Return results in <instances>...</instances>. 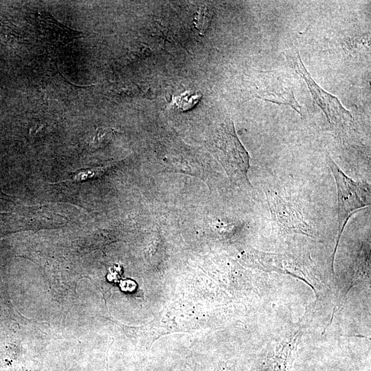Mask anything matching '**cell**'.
Returning a JSON list of instances; mask_svg holds the SVG:
<instances>
[{
	"label": "cell",
	"mask_w": 371,
	"mask_h": 371,
	"mask_svg": "<svg viewBox=\"0 0 371 371\" xmlns=\"http://www.w3.org/2000/svg\"><path fill=\"white\" fill-rule=\"evenodd\" d=\"M207 145L232 182L250 186L247 175L249 156L239 140L231 120L223 121L214 128Z\"/></svg>",
	"instance_id": "6da1fadb"
},
{
	"label": "cell",
	"mask_w": 371,
	"mask_h": 371,
	"mask_svg": "<svg viewBox=\"0 0 371 371\" xmlns=\"http://www.w3.org/2000/svg\"><path fill=\"white\" fill-rule=\"evenodd\" d=\"M328 164L336 183L338 201V234L333 256V268L338 244L349 218L357 210L370 205V188L369 184L347 176L330 157H328Z\"/></svg>",
	"instance_id": "7a4b0ae2"
},
{
	"label": "cell",
	"mask_w": 371,
	"mask_h": 371,
	"mask_svg": "<svg viewBox=\"0 0 371 371\" xmlns=\"http://www.w3.org/2000/svg\"><path fill=\"white\" fill-rule=\"evenodd\" d=\"M286 59L289 66L306 83L314 102L321 108L328 122L336 127H344L350 124L352 116L350 111L344 108L335 96L322 89L312 78L304 67L297 50L286 53Z\"/></svg>",
	"instance_id": "3957f363"
},
{
	"label": "cell",
	"mask_w": 371,
	"mask_h": 371,
	"mask_svg": "<svg viewBox=\"0 0 371 371\" xmlns=\"http://www.w3.org/2000/svg\"><path fill=\"white\" fill-rule=\"evenodd\" d=\"M240 259L247 266L251 267L296 277L306 282L314 289L315 294L317 293L316 285L313 281V279L317 280V278L311 276L306 267L292 256L267 253L254 248H247L241 251Z\"/></svg>",
	"instance_id": "277c9868"
},
{
	"label": "cell",
	"mask_w": 371,
	"mask_h": 371,
	"mask_svg": "<svg viewBox=\"0 0 371 371\" xmlns=\"http://www.w3.org/2000/svg\"><path fill=\"white\" fill-rule=\"evenodd\" d=\"M301 337V329H296L270 343L263 349L254 371H290Z\"/></svg>",
	"instance_id": "5b68a950"
},
{
	"label": "cell",
	"mask_w": 371,
	"mask_h": 371,
	"mask_svg": "<svg viewBox=\"0 0 371 371\" xmlns=\"http://www.w3.org/2000/svg\"><path fill=\"white\" fill-rule=\"evenodd\" d=\"M251 85L252 97L290 106L302 114L301 107L295 98L291 85L280 74L275 71L258 73Z\"/></svg>",
	"instance_id": "8992f818"
},
{
	"label": "cell",
	"mask_w": 371,
	"mask_h": 371,
	"mask_svg": "<svg viewBox=\"0 0 371 371\" xmlns=\"http://www.w3.org/2000/svg\"><path fill=\"white\" fill-rule=\"evenodd\" d=\"M267 197L273 222L281 234L295 233L315 238L312 228L296 205L274 192L269 191Z\"/></svg>",
	"instance_id": "52a82bcc"
},
{
	"label": "cell",
	"mask_w": 371,
	"mask_h": 371,
	"mask_svg": "<svg viewBox=\"0 0 371 371\" xmlns=\"http://www.w3.org/2000/svg\"><path fill=\"white\" fill-rule=\"evenodd\" d=\"M36 23L43 38L56 46L64 45L74 39L80 37L82 33L59 23L47 12L38 14Z\"/></svg>",
	"instance_id": "ba28073f"
},
{
	"label": "cell",
	"mask_w": 371,
	"mask_h": 371,
	"mask_svg": "<svg viewBox=\"0 0 371 371\" xmlns=\"http://www.w3.org/2000/svg\"><path fill=\"white\" fill-rule=\"evenodd\" d=\"M106 168L107 166L93 168L81 170L78 172V173H76V175H74L71 179L62 181L61 182H65V181L80 182L82 181L87 180L89 179H92L102 175L106 170Z\"/></svg>",
	"instance_id": "9c48e42d"
},
{
	"label": "cell",
	"mask_w": 371,
	"mask_h": 371,
	"mask_svg": "<svg viewBox=\"0 0 371 371\" xmlns=\"http://www.w3.org/2000/svg\"><path fill=\"white\" fill-rule=\"evenodd\" d=\"M212 371H233V368L226 362H220Z\"/></svg>",
	"instance_id": "30bf717a"
}]
</instances>
